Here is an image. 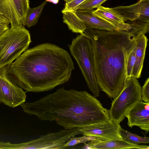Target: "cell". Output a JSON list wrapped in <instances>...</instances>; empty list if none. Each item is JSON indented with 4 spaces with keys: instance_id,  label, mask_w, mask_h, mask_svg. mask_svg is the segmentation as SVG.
Wrapping results in <instances>:
<instances>
[{
    "instance_id": "cell-1",
    "label": "cell",
    "mask_w": 149,
    "mask_h": 149,
    "mask_svg": "<svg viewBox=\"0 0 149 149\" xmlns=\"http://www.w3.org/2000/svg\"><path fill=\"white\" fill-rule=\"evenodd\" d=\"M127 31H109L87 27L84 33L90 40L95 72L99 88L115 98L125 81L128 55L138 38L149 31L146 23L134 21Z\"/></svg>"
},
{
    "instance_id": "cell-2",
    "label": "cell",
    "mask_w": 149,
    "mask_h": 149,
    "mask_svg": "<svg viewBox=\"0 0 149 149\" xmlns=\"http://www.w3.org/2000/svg\"><path fill=\"white\" fill-rule=\"evenodd\" d=\"M74 63L68 52L44 43L27 49L10 65L9 78L27 92L51 90L68 82Z\"/></svg>"
},
{
    "instance_id": "cell-3",
    "label": "cell",
    "mask_w": 149,
    "mask_h": 149,
    "mask_svg": "<svg viewBox=\"0 0 149 149\" xmlns=\"http://www.w3.org/2000/svg\"><path fill=\"white\" fill-rule=\"evenodd\" d=\"M24 112L42 121H55L69 130L111 120L109 110L86 91L64 87L33 102L21 105Z\"/></svg>"
},
{
    "instance_id": "cell-4",
    "label": "cell",
    "mask_w": 149,
    "mask_h": 149,
    "mask_svg": "<svg viewBox=\"0 0 149 149\" xmlns=\"http://www.w3.org/2000/svg\"><path fill=\"white\" fill-rule=\"evenodd\" d=\"M69 48L77 61L87 86L93 96H100V91L95 72L93 53L89 39L85 34L73 39Z\"/></svg>"
},
{
    "instance_id": "cell-5",
    "label": "cell",
    "mask_w": 149,
    "mask_h": 149,
    "mask_svg": "<svg viewBox=\"0 0 149 149\" xmlns=\"http://www.w3.org/2000/svg\"><path fill=\"white\" fill-rule=\"evenodd\" d=\"M29 31L23 26L9 28L0 35V69L10 65L27 49L31 42Z\"/></svg>"
},
{
    "instance_id": "cell-6",
    "label": "cell",
    "mask_w": 149,
    "mask_h": 149,
    "mask_svg": "<svg viewBox=\"0 0 149 149\" xmlns=\"http://www.w3.org/2000/svg\"><path fill=\"white\" fill-rule=\"evenodd\" d=\"M141 88L137 79L133 76L127 78L122 91L114 99L109 110L111 120L120 124L128 110L141 100Z\"/></svg>"
},
{
    "instance_id": "cell-7",
    "label": "cell",
    "mask_w": 149,
    "mask_h": 149,
    "mask_svg": "<svg viewBox=\"0 0 149 149\" xmlns=\"http://www.w3.org/2000/svg\"><path fill=\"white\" fill-rule=\"evenodd\" d=\"M29 0H0V20L10 28L23 26L30 8Z\"/></svg>"
},
{
    "instance_id": "cell-8",
    "label": "cell",
    "mask_w": 149,
    "mask_h": 149,
    "mask_svg": "<svg viewBox=\"0 0 149 149\" xmlns=\"http://www.w3.org/2000/svg\"><path fill=\"white\" fill-rule=\"evenodd\" d=\"M10 65L0 69V104L14 108L26 101V92L12 81L7 76Z\"/></svg>"
},
{
    "instance_id": "cell-9",
    "label": "cell",
    "mask_w": 149,
    "mask_h": 149,
    "mask_svg": "<svg viewBox=\"0 0 149 149\" xmlns=\"http://www.w3.org/2000/svg\"><path fill=\"white\" fill-rule=\"evenodd\" d=\"M82 134L79 128L65 129L41 136L38 138L27 142L28 149H64V145L72 137Z\"/></svg>"
},
{
    "instance_id": "cell-10",
    "label": "cell",
    "mask_w": 149,
    "mask_h": 149,
    "mask_svg": "<svg viewBox=\"0 0 149 149\" xmlns=\"http://www.w3.org/2000/svg\"><path fill=\"white\" fill-rule=\"evenodd\" d=\"M119 124L111 120L79 128L84 135L112 140H123L119 132Z\"/></svg>"
},
{
    "instance_id": "cell-11",
    "label": "cell",
    "mask_w": 149,
    "mask_h": 149,
    "mask_svg": "<svg viewBox=\"0 0 149 149\" xmlns=\"http://www.w3.org/2000/svg\"><path fill=\"white\" fill-rule=\"evenodd\" d=\"M127 125L132 127H139L146 132L149 131V103L142 100L134 104L126 113Z\"/></svg>"
},
{
    "instance_id": "cell-12",
    "label": "cell",
    "mask_w": 149,
    "mask_h": 149,
    "mask_svg": "<svg viewBox=\"0 0 149 149\" xmlns=\"http://www.w3.org/2000/svg\"><path fill=\"white\" fill-rule=\"evenodd\" d=\"M120 15L125 22L149 19V1L141 0L128 6H119L111 8Z\"/></svg>"
},
{
    "instance_id": "cell-13",
    "label": "cell",
    "mask_w": 149,
    "mask_h": 149,
    "mask_svg": "<svg viewBox=\"0 0 149 149\" xmlns=\"http://www.w3.org/2000/svg\"><path fill=\"white\" fill-rule=\"evenodd\" d=\"M84 143V148L90 149H118L137 148L149 149L146 145H135L121 140H112L95 137L87 143Z\"/></svg>"
},
{
    "instance_id": "cell-14",
    "label": "cell",
    "mask_w": 149,
    "mask_h": 149,
    "mask_svg": "<svg viewBox=\"0 0 149 149\" xmlns=\"http://www.w3.org/2000/svg\"><path fill=\"white\" fill-rule=\"evenodd\" d=\"M93 13L113 26L118 30L127 31L132 28L131 23H126L123 17L111 8L101 6L93 10Z\"/></svg>"
},
{
    "instance_id": "cell-15",
    "label": "cell",
    "mask_w": 149,
    "mask_h": 149,
    "mask_svg": "<svg viewBox=\"0 0 149 149\" xmlns=\"http://www.w3.org/2000/svg\"><path fill=\"white\" fill-rule=\"evenodd\" d=\"M93 10H77L75 13L84 22L87 27L109 31L118 30L110 23L94 15L93 13Z\"/></svg>"
},
{
    "instance_id": "cell-16",
    "label": "cell",
    "mask_w": 149,
    "mask_h": 149,
    "mask_svg": "<svg viewBox=\"0 0 149 149\" xmlns=\"http://www.w3.org/2000/svg\"><path fill=\"white\" fill-rule=\"evenodd\" d=\"M148 39L145 34H142L136 41L135 63L132 76L136 79L140 77L143 66Z\"/></svg>"
},
{
    "instance_id": "cell-17",
    "label": "cell",
    "mask_w": 149,
    "mask_h": 149,
    "mask_svg": "<svg viewBox=\"0 0 149 149\" xmlns=\"http://www.w3.org/2000/svg\"><path fill=\"white\" fill-rule=\"evenodd\" d=\"M64 23L73 32L84 35L87 27L84 22L77 15L75 11H66L63 13Z\"/></svg>"
},
{
    "instance_id": "cell-18",
    "label": "cell",
    "mask_w": 149,
    "mask_h": 149,
    "mask_svg": "<svg viewBox=\"0 0 149 149\" xmlns=\"http://www.w3.org/2000/svg\"><path fill=\"white\" fill-rule=\"evenodd\" d=\"M47 2L45 0L37 7L29 8L25 17L24 26L29 28L36 24Z\"/></svg>"
},
{
    "instance_id": "cell-19",
    "label": "cell",
    "mask_w": 149,
    "mask_h": 149,
    "mask_svg": "<svg viewBox=\"0 0 149 149\" xmlns=\"http://www.w3.org/2000/svg\"><path fill=\"white\" fill-rule=\"evenodd\" d=\"M119 132L124 141L129 143L139 145L140 144H147L149 143V138L146 136H141L132 134L123 129L120 127Z\"/></svg>"
},
{
    "instance_id": "cell-20",
    "label": "cell",
    "mask_w": 149,
    "mask_h": 149,
    "mask_svg": "<svg viewBox=\"0 0 149 149\" xmlns=\"http://www.w3.org/2000/svg\"><path fill=\"white\" fill-rule=\"evenodd\" d=\"M107 0H86L79 6L77 10H91L94 8H97Z\"/></svg>"
},
{
    "instance_id": "cell-21",
    "label": "cell",
    "mask_w": 149,
    "mask_h": 149,
    "mask_svg": "<svg viewBox=\"0 0 149 149\" xmlns=\"http://www.w3.org/2000/svg\"><path fill=\"white\" fill-rule=\"evenodd\" d=\"M135 51L136 44L130 52L127 57L126 68V78L132 76V70L135 61Z\"/></svg>"
},
{
    "instance_id": "cell-22",
    "label": "cell",
    "mask_w": 149,
    "mask_h": 149,
    "mask_svg": "<svg viewBox=\"0 0 149 149\" xmlns=\"http://www.w3.org/2000/svg\"><path fill=\"white\" fill-rule=\"evenodd\" d=\"M95 139V137L91 136L84 135L83 136L76 137L74 136L72 137L64 145L66 148L68 146H74L81 143H85Z\"/></svg>"
},
{
    "instance_id": "cell-23",
    "label": "cell",
    "mask_w": 149,
    "mask_h": 149,
    "mask_svg": "<svg viewBox=\"0 0 149 149\" xmlns=\"http://www.w3.org/2000/svg\"><path fill=\"white\" fill-rule=\"evenodd\" d=\"M86 0H70L66 2L62 13L66 11H75L78 7Z\"/></svg>"
},
{
    "instance_id": "cell-24",
    "label": "cell",
    "mask_w": 149,
    "mask_h": 149,
    "mask_svg": "<svg viewBox=\"0 0 149 149\" xmlns=\"http://www.w3.org/2000/svg\"><path fill=\"white\" fill-rule=\"evenodd\" d=\"M141 99L143 102L149 103V78H148L141 88Z\"/></svg>"
},
{
    "instance_id": "cell-25",
    "label": "cell",
    "mask_w": 149,
    "mask_h": 149,
    "mask_svg": "<svg viewBox=\"0 0 149 149\" xmlns=\"http://www.w3.org/2000/svg\"><path fill=\"white\" fill-rule=\"evenodd\" d=\"M9 28V24L3 23H0V35Z\"/></svg>"
},
{
    "instance_id": "cell-26",
    "label": "cell",
    "mask_w": 149,
    "mask_h": 149,
    "mask_svg": "<svg viewBox=\"0 0 149 149\" xmlns=\"http://www.w3.org/2000/svg\"><path fill=\"white\" fill-rule=\"evenodd\" d=\"M47 2L52 3L54 4H57L59 1V0H46Z\"/></svg>"
},
{
    "instance_id": "cell-27",
    "label": "cell",
    "mask_w": 149,
    "mask_h": 149,
    "mask_svg": "<svg viewBox=\"0 0 149 149\" xmlns=\"http://www.w3.org/2000/svg\"><path fill=\"white\" fill-rule=\"evenodd\" d=\"M70 0H64V1L65 2H67Z\"/></svg>"
},
{
    "instance_id": "cell-28",
    "label": "cell",
    "mask_w": 149,
    "mask_h": 149,
    "mask_svg": "<svg viewBox=\"0 0 149 149\" xmlns=\"http://www.w3.org/2000/svg\"><path fill=\"white\" fill-rule=\"evenodd\" d=\"M142 1H149V0H141Z\"/></svg>"
},
{
    "instance_id": "cell-29",
    "label": "cell",
    "mask_w": 149,
    "mask_h": 149,
    "mask_svg": "<svg viewBox=\"0 0 149 149\" xmlns=\"http://www.w3.org/2000/svg\"><path fill=\"white\" fill-rule=\"evenodd\" d=\"M3 23L2 22L1 20H0V23Z\"/></svg>"
}]
</instances>
